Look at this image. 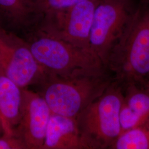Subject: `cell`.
Wrapping results in <instances>:
<instances>
[{"label": "cell", "mask_w": 149, "mask_h": 149, "mask_svg": "<svg viewBox=\"0 0 149 149\" xmlns=\"http://www.w3.org/2000/svg\"><path fill=\"white\" fill-rule=\"evenodd\" d=\"M39 23L33 0H0V24L7 30L33 31Z\"/></svg>", "instance_id": "12"}, {"label": "cell", "mask_w": 149, "mask_h": 149, "mask_svg": "<svg viewBox=\"0 0 149 149\" xmlns=\"http://www.w3.org/2000/svg\"><path fill=\"white\" fill-rule=\"evenodd\" d=\"M88 0H33L39 23L43 17L68 10L79 3Z\"/></svg>", "instance_id": "14"}, {"label": "cell", "mask_w": 149, "mask_h": 149, "mask_svg": "<svg viewBox=\"0 0 149 149\" xmlns=\"http://www.w3.org/2000/svg\"><path fill=\"white\" fill-rule=\"evenodd\" d=\"M0 73L22 89L40 85L47 76L33 56L27 41L1 24Z\"/></svg>", "instance_id": "6"}, {"label": "cell", "mask_w": 149, "mask_h": 149, "mask_svg": "<svg viewBox=\"0 0 149 149\" xmlns=\"http://www.w3.org/2000/svg\"><path fill=\"white\" fill-rule=\"evenodd\" d=\"M109 149H149V119L123 132Z\"/></svg>", "instance_id": "13"}, {"label": "cell", "mask_w": 149, "mask_h": 149, "mask_svg": "<svg viewBox=\"0 0 149 149\" xmlns=\"http://www.w3.org/2000/svg\"><path fill=\"white\" fill-rule=\"evenodd\" d=\"M123 89L111 84L76 118L87 149H109L122 133L120 111Z\"/></svg>", "instance_id": "4"}, {"label": "cell", "mask_w": 149, "mask_h": 149, "mask_svg": "<svg viewBox=\"0 0 149 149\" xmlns=\"http://www.w3.org/2000/svg\"><path fill=\"white\" fill-rule=\"evenodd\" d=\"M123 89V100L120 111L122 133L149 119V88L130 85Z\"/></svg>", "instance_id": "10"}, {"label": "cell", "mask_w": 149, "mask_h": 149, "mask_svg": "<svg viewBox=\"0 0 149 149\" xmlns=\"http://www.w3.org/2000/svg\"><path fill=\"white\" fill-rule=\"evenodd\" d=\"M147 87H148L149 88V86H147Z\"/></svg>", "instance_id": "16"}, {"label": "cell", "mask_w": 149, "mask_h": 149, "mask_svg": "<svg viewBox=\"0 0 149 149\" xmlns=\"http://www.w3.org/2000/svg\"><path fill=\"white\" fill-rule=\"evenodd\" d=\"M0 129H1V127H0Z\"/></svg>", "instance_id": "17"}, {"label": "cell", "mask_w": 149, "mask_h": 149, "mask_svg": "<svg viewBox=\"0 0 149 149\" xmlns=\"http://www.w3.org/2000/svg\"><path fill=\"white\" fill-rule=\"evenodd\" d=\"M22 88L0 73V127L4 135H13L19 122Z\"/></svg>", "instance_id": "11"}, {"label": "cell", "mask_w": 149, "mask_h": 149, "mask_svg": "<svg viewBox=\"0 0 149 149\" xmlns=\"http://www.w3.org/2000/svg\"><path fill=\"white\" fill-rule=\"evenodd\" d=\"M0 149H27V147L24 141L15 134H3L0 137Z\"/></svg>", "instance_id": "15"}, {"label": "cell", "mask_w": 149, "mask_h": 149, "mask_svg": "<svg viewBox=\"0 0 149 149\" xmlns=\"http://www.w3.org/2000/svg\"><path fill=\"white\" fill-rule=\"evenodd\" d=\"M113 80L108 70L71 79L47 74L39 85L42 90L40 94L52 113L76 118Z\"/></svg>", "instance_id": "3"}, {"label": "cell", "mask_w": 149, "mask_h": 149, "mask_svg": "<svg viewBox=\"0 0 149 149\" xmlns=\"http://www.w3.org/2000/svg\"><path fill=\"white\" fill-rule=\"evenodd\" d=\"M52 114L40 93L22 89L21 118L14 134L24 141L27 149H42Z\"/></svg>", "instance_id": "8"}, {"label": "cell", "mask_w": 149, "mask_h": 149, "mask_svg": "<svg viewBox=\"0 0 149 149\" xmlns=\"http://www.w3.org/2000/svg\"><path fill=\"white\" fill-rule=\"evenodd\" d=\"M42 149H87L76 118L52 113Z\"/></svg>", "instance_id": "9"}, {"label": "cell", "mask_w": 149, "mask_h": 149, "mask_svg": "<svg viewBox=\"0 0 149 149\" xmlns=\"http://www.w3.org/2000/svg\"><path fill=\"white\" fill-rule=\"evenodd\" d=\"M26 41L35 59L48 75L71 79L107 70L92 52L38 30L33 31Z\"/></svg>", "instance_id": "2"}, {"label": "cell", "mask_w": 149, "mask_h": 149, "mask_svg": "<svg viewBox=\"0 0 149 149\" xmlns=\"http://www.w3.org/2000/svg\"><path fill=\"white\" fill-rule=\"evenodd\" d=\"M138 0H100L91 30V51L105 66L111 49L130 21Z\"/></svg>", "instance_id": "5"}, {"label": "cell", "mask_w": 149, "mask_h": 149, "mask_svg": "<svg viewBox=\"0 0 149 149\" xmlns=\"http://www.w3.org/2000/svg\"><path fill=\"white\" fill-rule=\"evenodd\" d=\"M100 1H84L66 11L43 17L36 30L91 51V30L96 7Z\"/></svg>", "instance_id": "7"}, {"label": "cell", "mask_w": 149, "mask_h": 149, "mask_svg": "<svg viewBox=\"0 0 149 149\" xmlns=\"http://www.w3.org/2000/svg\"><path fill=\"white\" fill-rule=\"evenodd\" d=\"M105 68L123 88L149 84V0H138L127 27L109 54Z\"/></svg>", "instance_id": "1"}, {"label": "cell", "mask_w": 149, "mask_h": 149, "mask_svg": "<svg viewBox=\"0 0 149 149\" xmlns=\"http://www.w3.org/2000/svg\"><path fill=\"white\" fill-rule=\"evenodd\" d=\"M148 86H149V85H148Z\"/></svg>", "instance_id": "18"}]
</instances>
